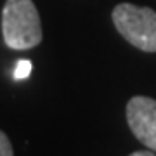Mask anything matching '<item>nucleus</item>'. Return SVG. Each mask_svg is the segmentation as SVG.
I'll return each instance as SVG.
<instances>
[{"instance_id": "nucleus-6", "label": "nucleus", "mask_w": 156, "mask_h": 156, "mask_svg": "<svg viewBox=\"0 0 156 156\" xmlns=\"http://www.w3.org/2000/svg\"><path fill=\"white\" fill-rule=\"evenodd\" d=\"M128 156H156L154 154V151H134L132 154H128Z\"/></svg>"}, {"instance_id": "nucleus-4", "label": "nucleus", "mask_w": 156, "mask_h": 156, "mask_svg": "<svg viewBox=\"0 0 156 156\" xmlns=\"http://www.w3.org/2000/svg\"><path fill=\"white\" fill-rule=\"evenodd\" d=\"M30 73H31V62L30 61L21 59V61L16 62V69H14V78H16V80H24V78H28Z\"/></svg>"}, {"instance_id": "nucleus-1", "label": "nucleus", "mask_w": 156, "mask_h": 156, "mask_svg": "<svg viewBox=\"0 0 156 156\" xmlns=\"http://www.w3.org/2000/svg\"><path fill=\"white\" fill-rule=\"evenodd\" d=\"M2 37L12 50H28L42 42V23L33 0H5Z\"/></svg>"}, {"instance_id": "nucleus-3", "label": "nucleus", "mask_w": 156, "mask_h": 156, "mask_svg": "<svg viewBox=\"0 0 156 156\" xmlns=\"http://www.w3.org/2000/svg\"><path fill=\"white\" fill-rule=\"evenodd\" d=\"M127 122L132 134L156 153V101L146 95H135L127 104Z\"/></svg>"}, {"instance_id": "nucleus-5", "label": "nucleus", "mask_w": 156, "mask_h": 156, "mask_svg": "<svg viewBox=\"0 0 156 156\" xmlns=\"http://www.w3.org/2000/svg\"><path fill=\"white\" fill-rule=\"evenodd\" d=\"M0 156H14L11 140L2 130H0Z\"/></svg>"}, {"instance_id": "nucleus-2", "label": "nucleus", "mask_w": 156, "mask_h": 156, "mask_svg": "<svg viewBox=\"0 0 156 156\" xmlns=\"http://www.w3.org/2000/svg\"><path fill=\"white\" fill-rule=\"evenodd\" d=\"M113 23L130 45L144 52H156V12L149 7L118 4L113 9Z\"/></svg>"}]
</instances>
